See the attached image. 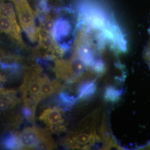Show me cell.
I'll return each mask as SVG.
<instances>
[{"label":"cell","mask_w":150,"mask_h":150,"mask_svg":"<svg viewBox=\"0 0 150 150\" xmlns=\"http://www.w3.org/2000/svg\"><path fill=\"white\" fill-rule=\"evenodd\" d=\"M54 61V71L56 77L69 84L80 82L91 76L86 72L87 66L75 54L70 60L56 59Z\"/></svg>","instance_id":"6da1fadb"},{"label":"cell","mask_w":150,"mask_h":150,"mask_svg":"<svg viewBox=\"0 0 150 150\" xmlns=\"http://www.w3.org/2000/svg\"><path fill=\"white\" fill-rule=\"evenodd\" d=\"M100 139L96 133L93 119L88 117L82 121L78 129L64 139L63 144L70 149L87 150Z\"/></svg>","instance_id":"7a4b0ae2"},{"label":"cell","mask_w":150,"mask_h":150,"mask_svg":"<svg viewBox=\"0 0 150 150\" xmlns=\"http://www.w3.org/2000/svg\"><path fill=\"white\" fill-rule=\"evenodd\" d=\"M17 134L21 139L23 149L51 150L55 147L48 130L32 126L26 127Z\"/></svg>","instance_id":"3957f363"},{"label":"cell","mask_w":150,"mask_h":150,"mask_svg":"<svg viewBox=\"0 0 150 150\" xmlns=\"http://www.w3.org/2000/svg\"><path fill=\"white\" fill-rule=\"evenodd\" d=\"M12 0H2L1 4V31L10 36L20 46L23 47L21 28L16 18L15 8Z\"/></svg>","instance_id":"277c9868"},{"label":"cell","mask_w":150,"mask_h":150,"mask_svg":"<svg viewBox=\"0 0 150 150\" xmlns=\"http://www.w3.org/2000/svg\"><path fill=\"white\" fill-rule=\"evenodd\" d=\"M16 14L23 31L31 42L38 40V27L35 23V17L28 0H12Z\"/></svg>","instance_id":"5b68a950"},{"label":"cell","mask_w":150,"mask_h":150,"mask_svg":"<svg viewBox=\"0 0 150 150\" xmlns=\"http://www.w3.org/2000/svg\"><path fill=\"white\" fill-rule=\"evenodd\" d=\"M63 112L59 107L47 108L44 110L38 117V120L46 124L47 127L62 125L64 122Z\"/></svg>","instance_id":"8992f818"},{"label":"cell","mask_w":150,"mask_h":150,"mask_svg":"<svg viewBox=\"0 0 150 150\" xmlns=\"http://www.w3.org/2000/svg\"><path fill=\"white\" fill-rule=\"evenodd\" d=\"M63 88L59 81H51L47 76L43 74L40 95L41 100L56 92H59Z\"/></svg>","instance_id":"52a82bcc"},{"label":"cell","mask_w":150,"mask_h":150,"mask_svg":"<svg viewBox=\"0 0 150 150\" xmlns=\"http://www.w3.org/2000/svg\"><path fill=\"white\" fill-rule=\"evenodd\" d=\"M96 79L92 81L82 82L77 90L78 100H84L90 98L96 92Z\"/></svg>","instance_id":"ba28073f"},{"label":"cell","mask_w":150,"mask_h":150,"mask_svg":"<svg viewBox=\"0 0 150 150\" xmlns=\"http://www.w3.org/2000/svg\"><path fill=\"white\" fill-rule=\"evenodd\" d=\"M2 147L7 150H23L21 139L17 133L7 132L1 139Z\"/></svg>","instance_id":"9c48e42d"},{"label":"cell","mask_w":150,"mask_h":150,"mask_svg":"<svg viewBox=\"0 0 150 150\" xmlns=\"http://www.w3.org/2000/svg\"><path fill=\"white\" fill-rule=\"evenodd\" d=\"M70 23L64 20H59L55 21L53 30V36L59 43L64 38L67 37L71 32Z\"/></svg>","instance_id":"30bf717a"},{"label":"cell","mask_w":150,"mask_h":150,"mask_svg":"<svg viewBox=\"0 0 150 150\" xmlns=\"http://www.w3.org/2000/svg\"><path fill=\"white\" fill-rule=\"evenodd\" d=\"M77 101V97L70 95L66 92H61L57 98L56 102L57 107L62 109L64 111H67L73 107Z\"/></svg>","instance_id":"8fae6325"},{"label":"cell","mask_w":150,"mask_h":150,"mask_svg":"<svg viewBox=\"0 0 150 150\" xmlns=\"http://www.w3.org/2000/svg\"><path fill=\"white\" fill-rule=\"evenodd\" d=\"M123 93V90H118L112 86H109L106 88L104 93L105 100L109 102L117 101Z\"/></svg>","instance_id":"7c38bea8"},{"label":"cell","mask_w":150,"mask_h":150,"mask_svg":"<svg viewBox=\"0 0 150 150\" xmlns=\"http://www.w3.org/2000/svg\"><path fill=\"white\" fill-rule=\"evenodd\" d=\"M88 68L90 69L94 72L99 74H103L106 70L105 62L101 59H95Z\"/></svg>","instance_id":"4fadbf2b"},{"label":"cell","mask_w":150,"mask_h":150,"mask_svg":"<svg viewBox=\"0 0 150 150\" xmlns=\"http://www.w3.org/2000/svg\"><path fill=\"white\" fill-rule=\"evenodd\" d=\"M21 113L22 116L26 119L28 121L32 122H35V113L30 108L24 106L21 109Z\"/></svg>","instance_id":"5bb4252c"}]
</instances>
